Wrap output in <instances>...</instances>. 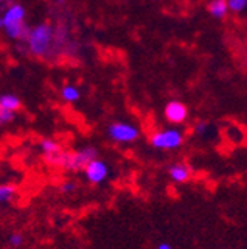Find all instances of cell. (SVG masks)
<instances>
[{"label": "cell", "instance_id": "4", "mask_svg": "<svg viewBox=\"0 0 247 249\" xmlns=\"http://www.w3.org/2000/svg\"><path fill=\"white\" fill-rule=\"evenodd\" d=\"M108 135L111 137L113 141L115 142H121V144H129L138 140L139 137V129L131 123H123V122H117L113 123L108 128Z\"/></svg>", "mask_w": 247, "mask_h": 249}, {"label": "cell", "instance_id": "12", "mask_svg": "<svg viewBox=\"0 0 247 249\" xmlns=\"http://www.w3.org/2000/svg\"><path fill=\"white\" fill-rule=\"evenodd\" d=\"M16 193V187L12 185V184H5L0 187V202L2 203H8L14 199Z\"/></svg>", "mask_w": 247, "mask_h": 249}, {"label": "cell", "instance_id": "7", "mask_svg": "<svg viewBox=\"0 0 247 249\" xmlns=\"http://www.w3.org/2000/svg\"><path fill=\"white\" fill-rule=\"evenodd\" d=\"M24 17H25L24 8L21 5H12L8 8V11L2 17L0 24H2L3 28L12 27V25H19V24H24Z\"/></svg>", "mask_w": 247, "mask_h": 249}, {"label": "cell", "instance_id": "15", "mask_svg": "<svg viewBox=\"0 0 247 249\" xmlns=\"http://www.w3.org/2000/svg\"><path fill=\"white\" fill-rule=\"evenodd\" d=\"M14 117H15L14 111L0 110V122H2L3 124H5V123H9V122H12V120H14Z\"/></svg>", "mask_w": 247, "mask_h": 249}, {"label": "cell", "instance_id": "13", "mask_svg": "<svg viewBox=\"0 0 247 249\" xmlns=\"http://www.w3.org/2000/svg\"><path fill=\"white\" fill-rule=\"evenodd\" d=\"M63 98L68 103H74L80 98V92L76 86L73 85H67L63 88Z\"/></svg>", "mask_w": 247, "mask_h": 249}, {"label": "cell", "instance_id": "9", "mask_svg": "<svg viewBox=\"0 0 247 249\" xmlns=\"http://www.w3.org/2000/svg\"><path fill=\"white\" fill-rule=\"evenodd\" d=\"M169 175L175 182H187L190 179V168L187 165H173L169 169Z\"/></svg>", "mask_w": 247, "mask_h": 249}, {"label": "cell", "instance_id": "10", "mask_svg": "<svg viewBox=\"0 0 247 249\" xmlns=\"http://www.w3.org/2000/svg\"><path fill=\"white\" fill-rule=\"evenodd\" d=\"M228 0H213L209 5V12L214 18H224L228 12Z\"/></svg>", "mask_w": 247, "mask_h": 249}, {"label": "cell", "instance_id": "3", "mask_svg": "<svg viewBox=\"0 0 247 249\" xmlns=\"http://www.w3.org/2000/svg\"><path fill=\"white\" fill-rule=\"evenodd\" d=\"M149 142L154 148L159 150H175L182 145L183 135L178 129H165L154 132L149 138Z\"/></svg>", "mask_w": 247, "mask_h": 249}, {"label": "cell", "instance_id": "17", "mask_svg": "<svg viewBox=\"0 0 247 249\" xmlns=\"http://www.w3.org/2000/svg\"><path fill=\"white\" fill-rule=\"evenodd\" d=\"M76 189H77V185H76V182H73V181L64 182L63 187H61V190H63L64 193H70V192H73V190H76Z\"/></svg>", "mask_w": 247, "mask_h": 249}, {"label": "cell", "instance_id": "6", "mask_svg": "<svg viewBox=\"0 0 247 249\" xmlns=\"http://www.w3.org/2000/svg\"><path fill=\"white\" fill-rule=\"evenodd\" d=\"M165 116L170 123L178 124V123L185 122V119L188 117V108L185 107V104H182L179 101H172L166 106Z\"/></svg>", "mask_w": 247, "mask_h": 249}, {"label": "cell", "instance_id": "18", "mask_svg": "<svg viewBox=\"0 0 247 249\" xmlns=\"http://www.w3.org/2000/svg\"><path fill=\"white\" fill-rule=\"evenodd\" d=\"M207 129H209V124L207 123H198L197 128H196L197 134H200V135H204L207 132Z\"/></svg>", "mask_w": 247, "mask_h": 249}, {"label": "cell", "instance_id": "2", "mask_svg": "<svg viewBox=\"0 0 247 249\" xmlns=\"http://www.w3.org/2000/svg\"><path fill=\"white\" fill-rule=\"evenodd\" d=\"M97 159V150L94 147H84L76 153H61L52 162V165H59L66 169L77 171L84 169L89 162Z\"/></svg>", "mask_w": 247, "mask_h": 249}, {"label": "cell", "instance_id": "8", "mask_svg": "<svg viewBox=\"0 0 247 249\" xmlns=\"http://www.w3.org/2000/svg\"><path fill=\"white\" fill-rule=\"evenodd\" d=\"M40 148L45 154V158L49 163H52L58 156L61 154V148L58 145V142H55L53 140H43L40 142Z\"/></svg>", "mask_w": 247, "mask_h": 249}, {"label": "cell", "instance_id": "16", "mask_svg": "<svg viewBox=\"0 0 247 249\" xmlns=\"http://www.w3.org/2000/svg\"><path fill=\"white\" fill-rule=\"evenodd\" d=\"M22 242H24V239H22V236L18 234V233H14V234H11V237H9V245L14 246V248H19V246L22 245Z\"/></svg>", "mask_w": 247, "mask_h": 249}, {"label": "cell", "instance_id": "19", "mask_svg": "<svg viewBox=\"0 0 247 249\" xmlns=\"http://www.w3.org/2000/svg\"><path fill=\"white\" fill-rule=\"evenodd\" d=\"M157 249H172V246L167 245V243H160V245L157 246Z\"/></svg>", "mask_w": 247, "mask_h": 249}, {"label": "cell", "instance_id": "1", "mask_svg": "<svg viewBox=\"0 0 247 249\" xmlns=\"http://www.w3.org/2000/svg\"><path fill=\"white\" fill-rule=\"evenodd\" d=\"M53 42V28L49 24H40L30 31L27 39L28 49L36 56H45Z\"/></svg>", "mask_w": 247, "mask_h": 249}, {"label": "cell", "instance_id": "14", "mask_svg": "<svg viewBox=\"0 0 247 249\" xmlns=\"http://www.w3.org/2000/svg\"><path fill=\"white\" fill-rule=\"evenodd\" d=\"M247 6V0H228V8L232 12H241Z\"/></svg>", "mask_w": 247, "mask_h": 249}, {"label": "cell", "instance_id": "5", "mask_svg": "<svg viewBox=\"0 0 247 249\" xmlns=\"http://www.w3.org/2000/svg\"><path fill=\"white\" fill-rule=\"evenodd\" d=\"M108 174H110L108 165L99 159H94L84 168V175L87 181L92 184H102L108 178Z\"/></svg>", "mask_w": 247, "mask_h": 249}, {"label": "cell", "instance_id": "11", "mask_svg": "<svg viewBox=\"0 0 247 249\" xmlns=\"http://www.w3.org/2000/svg\"><path fill=\"white\" fill-rule=\"evenodd\" d=\"M21 108V101L15 95H2L0 97V110L16 111Z\"/></svg>", "mask_w": 247, "mask_h": 249}]
</instances>
